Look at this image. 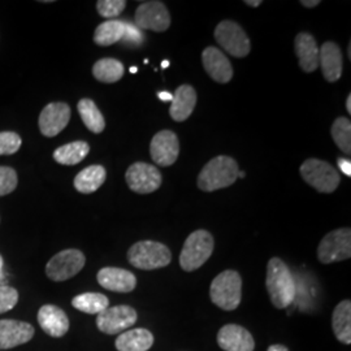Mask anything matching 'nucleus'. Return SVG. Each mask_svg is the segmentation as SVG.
I'll list each match as a JSON object with an SVG mask.
<instances>
[{
    "mask_svg": "<svg viewBox=\"0 0 351 351\" xmlns=\"http://www.w3.org/2000/svg\"><path fill=\"white\" fill-rule=\"evenodd\" d=\"M75 310L88 315H99L110 307V300L101 293H84L72 300Z\"/></svg>",
    "mask_w": 351,
    "mask_h": 351,
    "instance_id": "c756f323",
    "label": "nucleus"
},
{
    "mask_svg": "<svg viewBox=\"0 0 351 351\" xmlns=\"http://www.w3.org/2000/svg\"><path fill=\"white\" fill-rule=\"evenodd\" d=\"M351 258L350 228H339L324 236L317 247V259L323 264L336 263Z\"/></svg>",
    "mask_w": 351,
    "mask_h": 351,
    "instance_id": "0eeeda50",
    "label": "nucleus"
},
{
    "mask_svg": "<svg viewBox=\"0 0 351 351\" xmlns=\"http://www.w3.org/2000/svg\"><path fill=\"white\" fill-rule=\"evenodd\" d=\"M124 34H125V21L108 20L101 23V25L95 29L94 42L101 47H108L117 42H121Z\"/></svg>",
    "mask_w": 351,
    "mask_h": 351,
    "instance_id": "a878e982",
    "label": "nucleus"
},
{
    "mask_svg": "<svg viewBox=\"0 0 351 351\" xmlns=\"http://www.w3.org/2000/svg\"><path fill=\"white\" fill-rule=\"evenodd\" d=\"M125 0H99L97 1V11L104 19H114L125 10Z\"/></svg>",
    "mask_w": 351,
    "mask_h": 351,
    "instance_id": "2f4dec72",
    "label": "nucleus"
},
{
    "mask_svg": "<svg viewBox=\"0 0 351 351\" xmlns=\"http://www.w3.org/2000/svg\"><path fill=\"white\" fill-rule=\"evenodd\" d=\"M245 172H243V171H242V172H241V171H239V178H243V177H245Z\"/></svg>",
    "mask_w": 351,
    "mask_h": 351,
    "instance_id": "a18cd8bd",
    "label": "nucleus"
},
{
    "mask_svg": "<svg viewBox=\"0 0 351 351\" xmlns=\"http://www.w3.org/2000/svg\"><path fill=\"white\" fill-rule=\"evenodd\" d=\"M3 264H4V262H3V256L0 255V267H3Z\"/></svg>",
    "mask_w": 351,
    "mask_h": 351,
    "instance_id": "49530a36",
    "label": "nucleus"
},
{
    "mask_svg": "<svg viewBox=\"0 0 351 351\" xmlns=\"http://www.w3.org/2000/svg\"><path fill=\"white\" fill-rule=\"evenodd\" d=\"M332 329L341 343H351V301L339 302L332 314Z\"/></svg>",
    "mask_w": 351,
    "mask_h": 351,
    "instance_id": "b1692460",
    "label": "nucleus"
},
{
    "mask_svg": "<svg viewBox=\"0 0 351 351\" xmlns=\"http://www.w3.org/2000/svg\"><path fill=\"white\" fill-rule=\"evenodd\" d=\"M138 319L137 311L126 304L108 307L97 316V326L106 335H119L134 326Z\"/></svg>",
    "mask_w": 351,
    "mask_h": 351,
    "instance_id": "9b49d317",
    "label": "nucleus"
},
{
    "mask_svg": "<svg viewBox=\"0 0 351 351\" xmlns=\"http://www.w3.org/2000/svg\"><path fill=\"white\" fill-rule=\"evenodd\" d=\"M339 167L341 172L343 175L351 177V162L349 159H343V158H339Z\"/></svg>",
    "mask_w": 351,
    "mask_h": 351,
    "instance_id": "e433bc0d",
    "label": "nucleus"
},
{
    "mask_svg": "<svg viewBox=\"0 0 351 351\" xmlns=\"http://www.w3.org/2000/svg\"><path fill=\"white\" fill-rule=\"evenodd\" d=\"M319 66L326 81H339L343 71V56L339 45L329 40L319 49Z\"/></svg>",
    "mask_w": 351,
    "mask_h": 351,
    "instance_id": "aec40b11",
    "label": "nucleus"
},
{
    "mask_svg": "<svg viewBox=\"0 0 351 351\" xmlns=\"http://www.w3.org/2000/svg\"><path fill=\"white\" fill-rule=\"evenodd\" d=\"M216 42L234 58H245L250 53V38L237 23L224 20L215 29Z\"/></svg>",
    "mask_w": 351,
    "mask_h": 351,
    "instance_id": "6e6552de",
    "label": "nucleus"
},
{
    "mask_svg": "<svg viewBox=\"0 0 351 351\" xmlns=\"http://www.w3.org/2000/svg\"><path fill=\"white\" fill-rule=\"evenodd\" d=\"M346 110H348V112L349 114L351 113V95L349 94L348 95V99H346Z\"/></svg>",
    "mask_w": 351,
    "mask_h": 351,
    "instance_id": "79ce46f5",
    "label": "nucleus"
},
{
    "mask_svg": "<svg viewBox=\"0 0 351 351\" xmlns=\"http://www.w3.org/2000/svg\"><path fill=\"white\" fill-rule=\"evenodd\" d=\"M169 65H171V63L168 60H164L163 63H162V68H168Z\"/></svg>",
    "mask_w": 351,
    "mask_h": 351,
    "instance_id": "37998d69",
    "label": "nucleus"
},
{
    "mask_svg": "<svg viewBox=\"0 0 351 351\" xmlns=\"http://www.w3.org/2000/svg\"><path fill=\"white\" fill-rule=\"evenodd\" d=\"M300 173L304 182L323 194L336 191L341 182V176L337 169L332 164L319 159H307L302 164Z\"/></svg>",
    "mask_w": 351,
    "mask_h": 351,
    "instance_id": "423d86ee",
    "label": "nucleus"
},
{
    "mask_svg": "<svg viewBox=\"0 0 351 351\" xmlns=\"http://www.w3.org/2000/svg\"><path fill=\"white\" fill-rule=\"evenodd\" d=\"M154 345V335L146 328L129 329L114 341L117 351H149Z\"/></svg>",
    "mask_w": 351,
    "mask_h": 351,
    "instance_id": "5701e85b",
    "label": "nucleus"
},
{
    "mask_svg": "<svg viewBox=\"0 0 351 351\" xmlns=\"http://www.w3.org/2000/svg\"><path fill=\"white\" fill-rule=\"evenodd\" d=\"M19 302V291L14 288L0 285V314L11 311Z\"/></svg>",
    "mask_w": 351,
    "mask_h": 351,
    "instance_id": "f704fd0d",
    "label": "nucleus"
},
{
    "mask_svg": "<svg viewBox=\"0 0 351 351\" xmlns=\"http://www.w3.org/2000/svg\"><path fill=\"white\" fill-rule=\"evenodd\" d=\"M265 285L271 303L277 310L287 308L295 300V280L288 264L284 263V261H281L280 258L269 259L267 265Z\"/></svg>",
    "mask_w": 351,
    "mask_h": 351,
    "instance_id": "f257e3e1",
    "label": "nucleus"
},
{
    "mask_svg": "<svg viewBox=\"0 0 351 351\" xmlns=\"http://www.w3.org/2000/svg\"><path fill=\"white\" fill-rule=\"evenodd\" d=\"M152 160L160 167L173 165L180 155V141L172 130H162L154 136L150 143Z\"/></svg>",
    "mask_w": 351,
    "mask_h": 351,
    "instance_id": "4468645a",
    "label": "nucleus"
},
{
    "mask_svg": "<svg viewBox=\"0 0 351 351\" xmlns=\"http://www.w3.org/2000/svg\"><path fill=\"white\" fill-rule=\"evenodd\" d=\"M239 172V164L233 158L220 155L211 159L203 167L198 176L197 185L202 191L206 193L229 188L237 181Z\"/></svg>",
    "mask_w": 351,
    "mask_h": 351,
    "instance_id": "f03ea898",
    "label": "nucleus"
},
{
    "mask_svg": "<svg viewBox=\"0 0 351 351\" xmlns=\"http://www.w3.org/2000/svg\"><path fill=\"white\" fill-rule=\"evenodd\" d=\"M38 324L51 337L60 339L69 330V319L60 307L45 304L38 311Z\"/></svg>",
    "mask_w": 351,
    "mask_h": 351,
    "instance_id": "a211bd4d",
    "label": "nucleus"
},
{
    "mask_svg": "<svg viewBox=\"0 0 351 351\" xmlns=\"http://www.w3.org/2000/svg\"><path fill=\"white\" fill-rule=\"evenodd\" d=\"M143 39H145V36L141 32V29H138L137 26L129 24V23H125V34H124L121 42H124L126 45H130V46H141Z\"/></svg>",
    "mask_w": 351,
    "mask_h": 351,
    "instance_id": "c9c22d12",
    "label": "nucleus"
},
{
    "mask_svg": "<svg viewBox=\"0 0 351 351\" xmlns=\"http://www.w3.org/2000/svg\"><path fill=\"white\" fill-rule=\"evenodd\" d=\"M332 138L335 143L339 146V150L345 152L346 155L351 154V123L346 117H339L335 120L332 129Z\"/></svg>",
    "mask_w": 351,
    "mask_h": 351,
    "instance_id": "7c9ffc66",
    "label": "nucleus"
},
{
    "mask_svg": "<svg viewBox=\"0 0 351 351\" xmlns=\"http://www.w3.org/2000/svg\"><path fill=\"white\" fill-rule=\"evenodd\" d=\"M217 345L224 351H254L255 341L250 332L237 324H226L217 333Z\"/></svg>",
    "mask_w": 351,
    "mask_h": 351,
    "instance_id": "dca6fc26",
    "label": "nucleus"
},
{
    "mask_svg": "<svg viewBox=\"0 0 351 351\" xmlns=\"http://www.w3.org/2000/svg\"><path fill=\"white\" fill-rule=\"evenodd\" d=\"M215 241L213 234L199 229L189 234L180 254V265L185 272L199 269L213 255Z\"/></svg>",
    "mask_w": 351,
    "mask_h": 351,
    "instance_id": "39448f33",
    "label": "nucleus"
},
{
    "mask_svg": "<svg viewBox=\"0 0 351 351\" xmlns=\"http://www.w3.org/2000/svg\"><path fill=\"white\" fill-rule=\"evenodd\" d=\"M3 275V267H0V277Z\"/></svg>",
    "mask_w": 351,
    "mask_h": 351,
    "instance_id": "de8ad7c7",
    "label": "nucleus"
},
{
    "mask_svg": "<svg viewBox=\"0 0 351 351\" xmlns=\"http://www.w3.org/2000/svg\"><path fill=\"white\" fill-rule=\"evenodd\" d=\"M90 146L85 141H75L53 151L55 162L63 165H75L88 156Z\"/></svg>",
    "mask_w": 351,
    "mask_h": 351,
    "instance_id": "bb28decb",
    "label": "nucleus"
},
{
    "mask_svg": "<svg viewBox=\"0 0 351 351\" xmlns=\"http://www.w3.org/2000/svg\"><path fill=\"white\" fill-rule=\"evenodd\" d=\"M71 120V107L63 101L47 104L39 114V130L45 137H56L62 133Z\"/></svg>",
    "mask_w": 351,
    "mask_h": 351,
    "instance_id": "ddd939ff",
    "label": "nucleus"
},
{
    "mask_svg": "<svg viewBox=\"0 0 351 351\" xmlns=\"http://www.w3.org/2000/svg\"><path fill=\"white\" fill-rule=\"evenodd\" d=\"M202 62L204 71L213 81L228 84L233 78V66L226 55L213 46L206 47L202 52Z\"/></svg>",
    "mask_w": 351,
    "mask_h": 351,
    "instance_id": "f3484780",
    "label": "nucleus"
},
{
    "mask_svg": "<svg viewBox=\"0 0 351 351\" xmlns=\"http://www.w3.org/2000/svg\"><path fill=\"white\" fill-rule=\"evenodd\" d=\"M126 184L137 194H151L162 186V173L152 164L137 162L132 164L125 173Z\"/></svg>",
    "mask_w": 351,
    "mask_h": 351,
    "instance_id": "9d476101",
    "label": "nucleus"
},
{
    "mask_svg": "<svg viewBox=\"0 0 351 351\" xmlns=\"http://www.w3.org/2000/svg\"><path fill=\"white\" fill-rule=\"evenodd\" d=\"M97 280L101 288L114 293H130L137 287V277L128 269L106 267L97 275Z\"/></svg>",
    "mask_w": 351,
    "mask_h": 351,
    "instance_id": "6ab92c4d",
    "label": "nucleus"
},
{
    "mask_svg": "<svg viewBox=\"0 0 351 351\" xmlns=\"http://www.w3.org/2000/svg\"><path fill=\"white\" fill-rule=\"evenodd\" d=\"M245 4L256 8V7H259L262 4V0H245Z\"/></svg>",
    "mask_w": 351,
    "mask_h": 351,
    "instance_id": "a19ab883",
    "label": "nucleus"
},
{
    "mask_svg": "<svg viewBox=\"0 0 351 351\" xmlns=\"http://www.w3.org/2000/svg\"><path fill=\"white\" fill-rule=\"evenodd\" d=\"M106 177L107 172L103 165H90L75 176V190L82 194L95 193L104 184Z\"/></svg>",
    "mask_w": 351,
    "mask_h": 351,
    "instance_id": "393cba45",
    "label": "nucleus"
},
{
    "mask_svg": "<svg viewBox=\"0 0 351 351\" xmlns=\"http://www.w3.org/2000/svg\"><path fill=\"white\" fill-rule=\"evenodd\" d=\"M197 104V91L190 85H181L176 88L172 104L169 108L171 117L177 121H186Z\"/></svg>",
    "mask_w": 351,
    "mask_h": 351,
    "instance_id": "4be33fe9",
    "label": "nucleus"
},
{
    "mask_svg": "<svg viewBox=\"0 0 351 351\" xmlns=\"http://www.w3.org/2000/svg\"><path fill=\"white\" fill-rule=\"evenodd\" d=\"M125 73V68L121 62L104 58L98 60L93 66V75L103 84H114L123 78Z\"/></svg>",
    "mask_w": 351,
    "mask_h": 351,
    "instance_id": "cd10ccee",
    "label": "nucleus"
},
{
    "mask_svg": "<svg viewBox=\"0 0 351 351\" xmlns=\"http://www.w3.org/2000/svg\"><path fill=\"white\" fill-rule=\"evenodd\" d=\"M137 72H138L137 66H132V68H130V73H137Z\"/></svg>",
    "mask_w": 351,
    "mask_h": 351,
    "instance_id": "c03bdc74",
    "label": "nucleus"
},
{
    "mask_svg": "<svg viewBox=\"0 0 351 351\" xmlns=\"http://www.w3.org/2000/svg\"><path fill=\"white\" fill-rule=\"evenodd\" d=\"M301 4L306 8H315L320 4V0H302Z\"/></svg>",
    "mask_w": 351,
    "mask_h": 351,
    "instance_id": "4c0bfd02",
    "label": "nucleus"
},
{
    "mask_svg": "<svg viewBox=\"0 0 351 351\" xmlns=\"http://www.w3.org/2000/svg\"><path fill=\"white\" fill-rule=\"evenodd\" d=\"M85 263L86 258L82 251L66 249L51 258L50 262L46 265V275L55 282L66 281L80 274Z\"/></svg>",
    "mask_w": 351,
    "mask_h": 351,
    "instance_id": "1a4fd4ad",
    "label": "nucleus"
},
{
    "mask_svg": "<svg viewBox=\"0 0 351 351\" xmlns=\"http://www.w3.org/2000/svg\"><path fill=\"white\" fill-rule=\"evenodd\" d=\"M294 50L303 72L311 73L319 68V46L311 34L300 33L294 39Z\"/></svg>",
    "mask_w": 351,
    "mask_h": 351,
    "instance_id": "412c9836",
    "label": "nucleus"
},
{
    "mask_svg": "<svg viewBox=\"0 0 351 351\" xmlns=\"http://www.w3.org/2000/svg\"><path fill=\"white\" fill-rule=\"evenodd\" d=\"M23 145L21 137L14 132L0 133V155H13Z\"/></svg>",
    "mask_w": 351,
    "mask_h": 351,
    "instance_id": "473e14b6",
    "label": "nucleus"
},
{
    "mask_svg": "<svg viewBox=\"0 0 351 351\" xmlns=\"http://www.w3.org/2000/svg\"><path fill=\"white\" fill-rule=\"evenodd\" d=\"M267 351H289V349L284 345H271Z\"/></svg>",
    "mask_w": 351,
    "mask_h": 351,
    "instance_id": "ea45409f",
    "label": "nucleus"
},
{
    "mask_svg": "<svg viewBox=\"0 0 351 351\" xmlns=\"http://www.w3.org/2000/svg\"><path fill=\"white\" fill-rule=\"evenodd\" d=\"M77 110L81 116V120L84 121V124L90 132L99 134L104 130V128H106L104 116L101 114L99 108L97 107V104L94 101L88 98H84L78 101Z\"/></svg>",
    "mask_w": 351,
    "mask_h": 351,
    "instance_id": "c85d7f7f",
    "label": "nucleus"
},
{
    "mask_svg": "<svg viewBox=\"0 0 351 351\" xmlns=\"http://www.w3.org/2000/svg\"><path fill=\"white\" fill-rule=\"evenodd\" d=\"M128 262L143 271H154L169 265L172 252L160 242L139 241L128 250Z\"/></svg>",
    "mask_w": 351,
    "mask_h": 351,
    "instance_id": "20e7f679",
    "label": "nucleus"
},
{
    "mask_svg": "<svg viewBox=\"0 0 351 351\" xmlns=\"http://www.w3.org/2000/svg\"><path fill=\"white\" fill-rule=\"evenodd\" d=\"M17 173L10 167H0V197L8 195L17 188Z\"/></svg>",
    "mask_w": 351,
    "mask_h": 351,
    "instance_id": "72a5a7b5",
    "label": "nucleus"
},
{
    "mask_svg": "<svg viewBox=\"0 0 351 351\" xmlns=\"http://www.w3.org/2000/svg\"><path fill=\"white\" fill-rule=\"evenodd\" d=\"M158 97H159V99H162L163 101H172V99H173V94H171L168 91L158 93Z\"/></svg>",
    "mask_w": 351,
    "mask_h": 351,
    "instance_id": "58836bf2",
    "label": "nucleus"
},
{
    "mask_svg": "<svg viewBox=\"0 0 351 351\" xmlns=\"http://www.w3.org/2000/svg\"><path fill=\"white\" fill-rule=\"evenodd\" d=\"M134 21L138 29L162 33L169 29L171 16L163 1H145L136 10Z\"/></svg>",
    "mask_w": 351,
    "mask_h": 351,
    "instance_id": "f8f14e48",
    "label": "nucleus"
},
{
    "mask_svg": "<svg viewBox=\"0 0 351 351\" xmlns=\"http://www.w3.org/2000/svg\"><path fill=\"white\" fill-rule=\"evenodd\" d=\"M34 328L21 320H0V349L8 350L24 345L34 337Z\"/></svg>",
    "mask_w": 351,
    "mask_h": 351,
    "instance_id": "2eb2a0df",
    "label": "nucleus"
},
{
    "mask_svg": "<svg viewBox=\"0 0 351 351\" xmlns=\"http://www.w3.org/2000/svg\"><path fill=\"white\" fill-rule=\"evenodd\" d=\"M213 304L224 311H234L242 301V277L237 271L226 269L213 278L210 287Z\"/></svg>",
    "mask_w": 351,
    "mask_h": 351,
    "instance_id": "7ed1b4c3",
    "label": "nucleus"
}]
</instances>
